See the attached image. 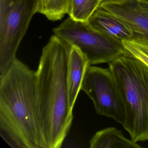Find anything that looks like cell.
Segmentation results:
<instances>
[{
	"instance_id": "obj_1",
	"label": "cell",
	"mask_w": 148,
	"mask_h": 148,
	"mask_svg": "<svg viewBox=\"0 0 148 148\" xmlns=\"http://www.w3.org/2000/svg\"><path fill=\"white\" fill-rule=\"evenodd\" d=\"M71 48L53 35L43 48L35 71L37 112L45 148L61 147L72 123L67 83Z\"/></svg>"
},
{
	"instance_id": "obj_2",
	"label": "cell",
	"mask_w": 148,
	"mask_h": 148,
	"mask_svg": "<svg viewBox=\"0 0 148 148\" xmlns=\"http://www.w3.org/2000/svg\"><path fill=\"white\" fill-rule=\"evenodd\" d=\"M0 135L12 148H45L37 112L36 72L17 58L0 77Z\"/></svg>"
},
{
	"instance_id": "obj_3",
	"label": "cell",
	"mask_w": 148,
	"mask_h": 148,
	"mask_svg": "<svg viewBox=\"0 0 148 148\" xmlns=\"http://www.w3.org/2000/svg\"><path fill=\"white\" fill-rule=\"evenodd\" d=\"M109 64L124 108L123 126L134 142L148 140V66L126 55Z\"/></svg>"
},
{
	"instance_id": "obj_4",
	"label": "cell",
	"mask_w": 148,
	"mask_h": 148,
	"mask_svg": "<svg viewBox=\"0 0 148 148\" xmlns=\"http://www.w3.org/2000/svg\"><path fill=\"white\" fill-rule=\"evenodd\" d=\"M53 33L71 47L77 48L89 65L110 63L125 55L122 40L97 31L88 22L69 17L53 29Z\"/></svg>"
},
{
	"instance_id": "obj_5",
	"label": "cell",
	"mask_w": 148,
	"mask_h": 148,
	"mask_svg": "<svg viewBox=\"0 0 148 148\" xmlns=\"http://www.w3.org/2000/svg\"><path fill=\"white\" fill-rule=\"evenodd\" d=\"M39 0H14L4 23L0 25V77L17 59L16 53L34 15Z\"/></svg>"
},
{
	"instance_id": "obj_6",
	"label": "cell",
	"mask_w": 148,
	"mask_h": 148,
	"mask_svg": "<svg viewBox=\"0 0 148 148\" xmlns=\"http://www.w3.org/2000/svg\"><path fill=\"white\" fill-rule=\"evenodd\" d=\"M81 90L92 100L98 114L111 118L123 124L124 108L110 68L89 65L83 79Z\"/></svg>"
},
{
	"instance_id": "obj_7",
	"label": "cell",
	"mask_w": 148,
	"mask_h": 148,
	"mask_svg": "<svg viewBox=\"0 0 148 148\" xmlns=\"http://www.w3.org/2000/svg\"><path fill=\"white\" fill-rule=\"evenodd\" d=\"M99 7L131 28L133 37L148 39V11L138 0L103 1Z\"/></svg>"
},
{
	"instance_id": "obj_8",
	"label": "cell",
	"mask_w": 148,
	"mask_h": 148,
	"mask_svg": "<svg viewBox=\"0 0 148 148\" xmlns=\"http://www.w3.org/2000/svg\"><path fill=\"white\" fill-rule=\"evenodd\" d=\"M88 23L97 31L119 40H130L134 36L125 23L99 7Z\"/></svg>"
},
{
	"instance_id": "obj_9",
	"label": "cell",
	"mask_w": 148,
	"mask_h": 148,
	"mask_svg": "<svg viewBox=\"0 0 148 148\" xmlns=\"http://www.w3.org/2000/svg\"><path fill=\"white\" fill-rule=\"evenodd\" d=\"M89 64L77 47H71L68 60L67 83L70 106L73 110L80 90L86 71Z\"/></svg>"
},
{
	"instance_id": "obj_10",
	"label": "cell",
	"mask_w": 148,
	"mask_h": 148,
	"mask_svg": "<svg viewBox=\"0 0 148 148\" xmlns=\"http://www.w3.org/2000/svg\"><path fill=\"white\" fill-rule=\"evenodd\" d=\"M91 148H140L132 140L126 138L122 132L114 127H108L95 133L90 142Z\"/></svg>"
},
{
	"instance_id": "obj_11",
	"label": "cell",
	"mask_w": 148,
	"mask_h": 148,
	"mask_svg": "<svg viewBox=\"0 0 148 148\" xmlns=\"http://www.w3.org/2000/svg\"><path fill=\"white\" fill-rule=\"evenodd\" d=\"M101 2V0H70L67 14L73 20L88 22Z\"/></svg>"
},
{
	"instance_id": "obj_12",
	"label": "cell",
	"mask_w": 148,
	"mask_h": 148,
	"mask_svg": "<svg viewBox=\"0 0 148 148\" xmlns=\"http://www.w3.org/2000/svg\"><path fill=\"white\" fill-rule=\"evenodd\" d=\"M70 0H39L38 13L51 21L60 20L68 13Z\"/></svg>"
},
{
	"instance_id": "obj_13",
	"label": "cell",
	"mask_w": 148,
	"mask_h": 148,
	"mask_svg": "<svg viewBox=\"0 0 148 148\" xmlns=\"http://www.w3.org/2000/svg\"><path fill=\"white\" fill-rule=\"evenodd\" d=\"M125 55L131 56L141 60L148 66V56L138 49L130 40H122Z\"/></svg>"
},
{
	"instance_id": "obj_14",
	"label": "cell",
	"mask_w": 148,
	"mask_h": 148,
	"mask_svg": "<svg viewBox=\"0 0 148 148\" xmlns=\"http://www.w3.org/2000/svg\"><path fill=\"white\" fill-rule=\"evenodd\" d=\"M14 0H0V25L3 24Z\"/></svg>"
},
{
	"instance_id": "obj_15",
	"label": "cell",
	"mask_w": 148,
	"mask_h": 148,
	"mask_svg": "<svg viewBox=\"0 0 148 148\" xmlns=\"http://www.w3.org/2000/svg\"><path fill=\"white\" fill-rule=\"evenodd\" d=\"M130 40L138 49L148 56V39L141 37H133Z\"/></svg>"
},
{
	"instance_id": "obj_16",
	"label": "cell",
	"mask_w": 148,
	"mask_h": 148,
	"mask_svg": "<svg viewBox=\"0 0 148 148\" xmlns=\"http://www.w3.org/2000/svg\"><path fill=\"white\" fill-rule=\"evenodd\" d=\"M140 3L142 4V5L148 11V4H147V3H142V2H140Z\"/></svg>"
},
{
	"instance_id": "obj_17",
	"label": "cell",
	"mask_w": 148,
	"mask_h": 148,
	"mask_svg": "<svg viewBox=\"0 0 148 148\" xmlns=\"http://www.w3.org/2000/svg\"><path fill=\"white\" fill-rule=\"evenodd\" d=\"M139 2L142 3H147L148 4V0H138Z\"/></svg>"
},
{
	"instance_id": "obj_18",
	"label": "cell",
	"mask_w": 148,
	"mask_h": 148,
	"mask_svg": "<svg viewBox=\"0 0 148 148\" xmlns=\"http://www.w3.org/2000/svg\"><path fill=\"white\" fill-rule=\"evenodd\" d=\"M121 1V0H101V2L103 1Z\"/></svg>"
}]
</instances>
